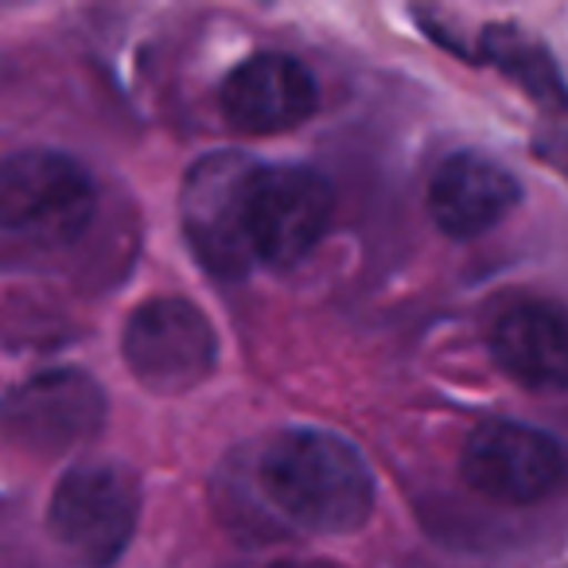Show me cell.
I'll use <instances>...</instances> for the list:
<instances>
[{
    "label": "cell",
    "mask_w": 568,
    "mask_h": 568,
    "mask_svg": "<svg viewBox=\"0 0 568 568\" xmlns=\"http://www.w3.org/2000/svg\"><path fill=\"white\" fill-rule=\"evenodd\" d=\"M464 479L483 498L510 506L541 503L565 483V452L549 433L514 420H487L464 444Z\"/></svg>",
    "instance_id": "obj_7"
},
{
    "label": "cell",
    "mask_w": 568,
    "mask_h": 568,
    "mask_svg": "<svg viewBox=\"0 0 568 568\" xmlns=\"http://www.w3.org/2000/svg\"><path fill=\"white\" fill-rule=\"evenodd\" d=\"M98 183L63 152H17L0 164V230L20 242L67 245L90 226Z\"/></svg>",
    "instance_id": "obj_2"
},
{
    "label": "cell",
    "mask_w": 568,
    "mask_h": 568,
    "mask_svg": "<svg viewBox=\"0 0 568 568\" xmlns=\"http://www.w3.org/2000/svg\"><path fill=\"white\" fill-rule=\"evenodd\" d=\"M253 164L234 152H211L195 172L187 175L183 191V222L187 237L195 242L199 257L214 273H245L250 245L242 234V195Z\"/></svg>",
    "instance_id": "obj_9"
},
{
    "label": "cell",
    "mask_w": 568,
    "mask_h": 568,
    "mask_svg": "<svg viewBox=\"0 0 568 568\" xmlns=\"http://www.w3.org/2000/svg\"><path fill=\"white\" fill-rule=\"evenodd\" d=\"M268 503L308 534H355L374 514V475L343 436L296 428L276 436L261 456Z\"/></svg>",
    "instance_id": "obj_1"
},
{
    "label": "cell",
    "mask_w": 568,
    "mask_h": 568,
    "mask_svg": "<svg viewBox=\"0 0 568 568\" xmlns=\"http://www.w3.org/2000/svg\"><path fill=\"white\" fill-rule=\"evenodd\" d=\"M222 113L242 133H284L316 113L320 90L312 71L293 55L261 51L222 79Z\"/></svg>",
    "instance_id": "obj_8"
},
{
    "label": "cell",
    "mask_w": 568,
    "mask_h": 568,
    "mask_svg": "<svg viewBox=\"0 0 568 568\" xmlns=\"http://www.w3.org/2000/svg\"><path fill=\"white\" fill-rule=\"evenodd\" d=\"M268 568H327V565H316V560H281V565H268Z\"/></svg>",
    "instance_id": "obj_13"
},
{
    "label": "cell",
    "mask_w": 568,
    "mask_h": 568,
    "mask_svg": "<svg viewBox=\"0 0 568 568\" xmlns=\"http://www.w3.org/2000/svg\"><path fill=\"white\" fill-rule=\"evenodd\" d=\"M487 347L503 374L537 394L568 389V308L552 301H510L490 320Z\"/></svg>",
    "instance_id": "obj_10"
},
{
    "label": "cell",
    "mask_w": 568,
    "mask_h": 568,
    "mask_svg": "<svg viewBox=\"0 0 568 568\" xmlns=\"http://www.w3.org/2000/svg\"><path fill=\"white\" fill-rule=\"evenodd\" d=\"M121 355L149 394H187L219 366V335L203 308L180 296H160L129 316Z\"/></svg>",
    "instance_id": "obj_5"
},
{
    "label": "cell",
    "mask_w": 568,
    "mask_h": 568,
    "mask_svg": "<svg viewBox=\"0 0 568 568\" xmlns=\"http://www.w3.org/2000/svg\"><path fill=\"white\" fill-rule=\"evenodd\" d=\"M332 183L312 168H253L242 195V234L253 261L293 265L332 226Z\"/></svg>",
    "instance_id": "obj_4"
},
{
    "label": "cell",
    "mask_w": 568,
    "mask_h": 568,
    "mask_svg": "<svg viewBox=\"0 0 568 568\" xmlns=\"http://www.w3.org/2000/svg\"><path fill=\"white\" fill-rule=\"evenodd\" d=\"M141 514L136 479L121 464H79L48 506L51 537L87 568H110L129 549Z\"/></svg>",
    "instance_id": "obj_3"
},
{
    "label": "cell",
    "mask_w": 568,
    "mask_h": 568,
    "mask_svg": "<svg viewBox=\"0 0 568 568\" xmlns=\"http://www.w3.org/2000/svg\"><path fill=\"white\" fill-rule=\"evenodd\" d=\"M105 420V394L82 371H43L0 397V436L28 456H63Z\"/></svg>",
    "instance_id": "obj_6"
},
{
    "label": "cell",
    "mask_w": 568,
    "mask_h": 568,
    "mask_svg": "<svg viewBox=\"0 0 568 568\" xmlns=\"http://www.w3.org/2000/svg\"><path fill=\"white\" fill-rule=\"evenodd\" d=\"M521 187L503 164L456 152L428 183V214L448 237H479L518 206Z\"/></svg>",
    "instance_id": "obj_11"
},
{
    "label": "cell",
    "mask_w": 568,
    "mask_h": 568,
    "mask_svg": "<svg viewBox=\"0 0 568 568\" xmlns=\"http://www.w3.org/2000/svg\"><path fill=\"white\" fill-rule=\"evenodd\" d=\"M487 59L506 71L529 98H537L549 110H568V87L552 67V55L537 40H526L518 28H487L483 40Z\"/></svg>",
    "instance_id": "obj_12"
}]
</instances>
